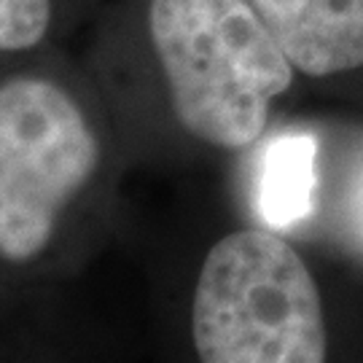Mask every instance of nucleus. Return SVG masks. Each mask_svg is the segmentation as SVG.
<instances>
[{
  "label": "nucleus",
  "instance_id": "39448f33",
  "mask_svg": "<svg viewBox=\"0 0 363 363\" xmlns=\"http://www.w3.org/2000/svg\"><path fill=\"white\" fill-rule=\"evenodd\" d=\"M315 154L318 145L310 135H283L267 151L259 186V208L267 223L291 226L310 216Z\"/></svg>",
  "mask_w": 363,
  "mask_h": 363
},
{
  "label": "nucleus",
  "instance_id": "7ed1b4c3",
  "mask_svg": "<svg viewBox=\"0 0 363 363\" xmlns=\"http://www.w3.org/2000/svg\"><path fill=\"white\" fill-rule=\"evenodd\" d=\"M97 162V138L62 86L30 76L0 84V256L35 259Z\"/></svg>",
  "mask_w": 363,
  "mask_h": 363
},
{
  "label": "nucleus",
  "instance_id": "f257e3e1",
  "mask_svg": "<svg viewBox=\"0 0 363 363\" xmlns=\"http://www.w3.org/2000/svg\"><path fill=\"white\" fill-rule=\"evenodd\" d=\"M148 30L183 130L218 148L259 140L294 65L250 0H151Z\"/></svg>",
  "mask_w": 363,
  "mask_h": 363
},
{
  "label": "nucleus",
  "instance_id": "f03ea898",
  "mask_svg": "<svg viewBox=\"0 0 363 363\" xmlns=\"http://www.w3.org/2000/svg\"><path fill=\"white\" fill-rule=\"evenodd\" d=\"M208 363H320L325 320L312 272L283 237L240 229L210 247L191 301Z\"/></svg>",
  "mask_w": 363,
  "mask_h": 363
},
{
  "label": "nucleus",
  "instance_id": "20e7f679",
  "mask_svg": "<svg viewBox=\"0 0 363 363\" xmlns=\"http://www.w3.org/2000/svg\"><path fill=\"white\" fill-rule=\"evenodd\" d=\"M298 73L363 67V0H250Z\"/></svg>",
  "mask_w": 363,
  "mask_h": 363
},
{
  "label": "nucleus",
  "instance_id": "423d86ee",
  "mask_svg": "<svg viewBox=\"0 0 363 363\" xmlns=\"http://www.w3.org/2000/svg\"><path fill=\"white\" fill-rule=\"evenodd\" d=\"M52 22V0H0V52L38 46Z\"/></svg>",
  "mask_w": 363,
  "mask_h": 363
}]
</instances>
